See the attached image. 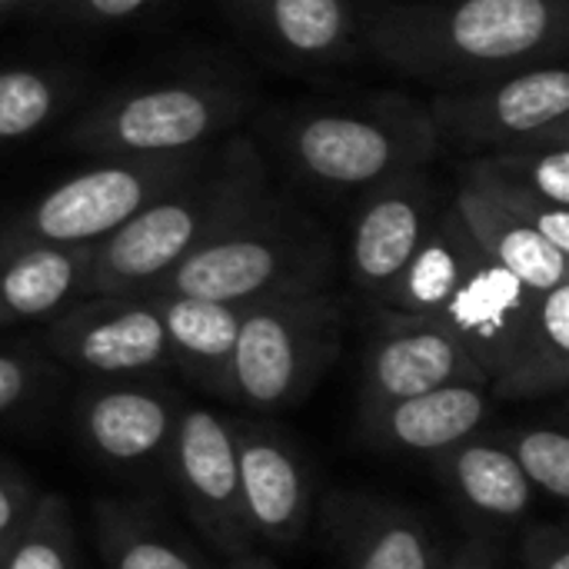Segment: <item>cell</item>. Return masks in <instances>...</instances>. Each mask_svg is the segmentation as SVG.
<instances>
[{"mask_svg": "<svg viewBox=\"0 0 569 569\" xmlns=\"http://www.w3.org/2000/svg\"><path fill=\"white\" fill-rule=\"evenodd\" d=\"M360 23L383 63L443 90L557 63L569 47V0L377 3Z\"/></svg>", "mask_w": 569, "mask_h": 569, "instance_id": "1", "label": "cell"}, {"mask_svg": "<svg viewBox=\"0 0 569 569\" xmlns=\"http://www.w3.org/2000/svg\"><path fill=\"white\" fill-rule=\"evenodd\" d=\"M273 190L250 137L210 143L200 160L120 230L90 247L87 297L143 293Z\"/></svg>", "mask_w": 569, "mask_h": 569, "instance_id": "2", "label": "cell"}, {"mask_svg": "<svg viewBox=\"0 0 569 569\" xmlns=\"http://www.w3.org/2000/svg\"><path fill=\"white\" fill-rule=\"evenodd\" d=\"M337 243L330 230L277 187L237 223L207 240L143 293L213 303H263L333 290Z\"/></svg>", "mask_w": 569, "mask_h": 569, "instance_id": "3", "label": "cell"}, {"mask_svg": "<svg viewBox=\"0 0 569 569\" xmlns=\"http://www.w3.org/2000/svg\"><path fill=\"white\" fill-rule=\"evenodd\" d=\"M290 170L320 190H357L427 170L440 150L437 127L407 93H370L297 110L280 130Z\"/></svg>", "mask_w": 569, "mask_h": 569, "instance_id": "4", "label": "cell"}, {"mask_svg": "<svg viewBox=\"0 0 569 569\" xmlns=\"http://www.w3.org/2000/svg\"><path fill=\"white\" fill-rule=\"evenodd\" d=\"M347 320L350 300L337 290L247 303L230 370V407L250 417L300 407L340 360Z\"/></svg>", "mask_w": 569, "mask_h": 569, "instance_id": "5", "label": "cell"}, {"mask_svg": "<svg viewBox=\"0 0 569 569\" xmlns=\"http://www.w3.org/2000/svg\"><path fill=\"white\" fill-rule=\"evenodd\" d=\"M247 107L243 90L223 80L183 77L140 83L103 97L70 123L63 143L97 160L183 157L230 130Z\"/></svg>", "mask_w": 569, "mask_h": 569, "instance_id": "6", "label": "cell"}, {"mask_svg": "<svg viewBox=\"0 0 569 569\" xmlns=\"http://www.w3.org/2000/svg\"><path fill=\"white\" fill-rule=\"evenodd\" d=\"M203 150L183 157L100 160L0 220V237L20 243L93 247L170 190Z\"/></svg>", "mask_w": 569, "mask_h": 569, "instance_id": "7", "label": "cell"}, {"mask_svg": "<svg viewBox=\"0 0 569 569\" xmlns=\"http://www.w3.org/2000/svg\"><path fill=\"white\" fill-rule=\"evenodd\" d=\"M43 353L90 380H147L173 370L150 297H80L43 323Z\"/></svg>", "mask_w": 569, "mask_h": 569, "instance_id": "8", "label": "cell"}, {"mask_svg": "<svg viewBox=\"0 0 569 569\" xmlns=\"http://www.w3.org/2000/svg\"><path fill=\"white\" fill-rule=\"evenodd\" d=\"M427 113L440 140L487 147V153L540 133L569 130V70L557 60L467 87H447L427 103Z\"/></svg>", "mask_w": 569, "mask_h": 569, "instance_id": "9", "label": "cell"}, {"mask_svg": "<svg viewBox=\"0 0 569 569\" xmlns=\"http://www.w3.org/2000/svg\"><path fill=\"white\" fill-rule=\"evenodd\" d=\"M167 473L193 527L217 553H223L227 560L253 553L257 540L250 533L240 500V470L230 417L210 407L183 403Z\"/></svg>", "mask_w": 569, "mask_h": 569, "instance_id": "10", "label": "cell"}, {"mask_svg": "<svg viewBox=\"0 0 569 569\" xmlns=\"http://www.w3.org/2000/svg\"><path fill=\"white\" fill-rule=\"evenodd\" d=\"M363 357L360 410H377L450 383H490L440 317L377 307Z\"/></svg>", "mask_w": 569, "mask_h": 569, "instance_id": "11", "label": "cell"}, {"mask_svg": "<svg viewBox=\"0 0 569 569\" xmlns=\"http://www.w3.org/2000/svg\"><path fill=\"white\" fill-rule=\"evenodd\" d=\"M183 400L147 380H90L73 403L83 450L120 473L167 470Z\"/></svg>", "mask_w": 569, "mask_h": 569, "instance_id": "12", "label": "cell"}, {"mask_svg": "<svg viewBox=\"0 0 569 569\" xmlns=\"http://www.w3.org/2000/svg\"><path fill=\"white\" fill-rule=\"evenodd\" d=\"M440 213V187L430 170H410L367 187L347 230L350 283L377 303L420 250Z\"/></svg>", "mask_w": 569, "mask_h": 569, "instance_id": "13", "label": "cell"}, {"mask_svg": "<svg viewBox=\"0 0 569 569\" xmlns=\"http://www.w3.org/2000/svg\"><path fill=\"white\" fill-rule=\"evenodd\" d=\"M240 470V500L253 540L277 550L303 543L313 523V470L297 440L267 417L230 420Z\"/></svg>", "mask_w": 569, "mask_h": 569, "instance_id": "14", "label": "cell"}, {"mask_svg": "<svg viewBox=\"0 0 569 569\" xmlns=\"http://www.w3.org/2000/svg\"><path fill=\"white\" fill-rule=\"evenodd\" d=\"M533 300V290L480 250L440 320L460 337L463 350L487 373V380L497 383L510 373L523 350Z\"/></svg>", "mask_w": 569, "mask_h": 569, "instance_id": "15", "label": "cell"}, {"mask_svg": "<svg viewBox=\"0 0 569 569\" xmlns=\"http://www.w3.org/2000/svg\"><path fill=\"white\" fill-rule=\"evenodd\" d=\"M323 527L343 569H447L427 523L397 500L337 490Z\"/></svg>", "mask_w": 569, "mask_h": 569, "instance_id": "16", "label": "cell"}, {"mask_svg": "<svg viewBox=\"0 0 569 569\" xmlns=\"http://www.w3.org/2000/svg\"><path fill=\"white\" fill-rule=\"evenodd\" d=\"M493 407L490 383H450L377 410H360L367 443L380 450L440 457L480 433Z\"/></svg>", "mask_w": 569, "mask_h": 569, "instance_id": "17", "label": "cell"}, {"mask_svg": "<svg viewBox=\"0 0 569 569\" xmlns=\"http://www.w3.org/2000/svg\"><path fill=\"white\" fill-rule=\"evenodd\" d=\"M90 247L20 243L0 237V333L47 323L87 297Z\"/></svg>", "mask_w": 569, "mask_h": 569, "instance_id": "18", "label": "cell"}, {"mask_svg": "<svg viewBox=\"0 0 569 569\" xmlns=\"http://www.w3.org/2000/svg\"><path fill=\"white\" fill-rule=\"evenodd\" d=\"M450 497L487 530H517L530 520L537 490L493 433H473L437 457Z\"/></svg>", "mask_w": 569, "mask_h": 569, "instance_id": "19", "label": "cell"}, {"mask_svg": "<svg viewBox=\"0 0 569 569\" xmlns=\"http://www.w3.org/2000/svg\"><path fill=\"white\" fill-rule=\"evenodd\" d=\"M160 313L170 363L203 393L230 403V370L247 303H213L173 293H140Z\"/></svg>", "mask_w": 569, "mask_h": 569, "instance_id": "20", "label": "cell"}, {"mask_svg": "<svg viewBox=\"0 0 569 569\" xmlns=\"http://www.w3.org/2000/svg\"><path fill=\"white\" fill-rule=\"evenodd\" d=\"M233 10L280 53L333 63L353 53L360 17L350 0H230Z\"/></svg>", "mask_w": 569, "mask_h": 569, "instance_id": "21", "label": "cell"}, {"mask_svg": "<svg viewBox=\"0 0 569 569\" xmlns=\"http://www.w3.org/2000/svg\"><path fill=\"white\" fill-rule=\"evenodd\" d=\"M450 203H453L460 223L467 227V233L473 237V243L497 267H503L510 277H517L527 290L547 293L557 283L569 280L567 253L553 250L537 230H530L527 223H520L510 213L497 210L490 200H483L470 187L457 183Z\"/></svg>", "mask_w": 569, "mask_h": 569, "instance_id": "22", "label": "cell"}, {"mask_svg": "<svg viewBox=\"0 0 569 569\" xmlns=\"http://www.w3.org/2000/svg\"><path fill=\"white\" fill-rule=\"evenodd\" d=\"M480 247L460 223L453 203L443 207L433 230L423 237L420 250L410 257L403 273L393 280V287L377 300V307L400 310V313H423L440 317L453 293L460 290L467 270L473 267Z\"/></svg>", "mask_w": 569, "mask_h": 569, "instance_id": "23", "label": "cell"}, {"mask_svg": "<svg viewBox=\"0 0 569 569\" xmlns=\"http://www.w3.org/2000/svg\"><path fill=\"white\" fill-rule=\"evenodd\" d=\"M569 383V280L537 293L523 350L507 377L490 383L493 400H540Z\"/></svg>", "mask_w": 569, "mask_h": 569, "instance_id": "24", "label": "cell"}, {"mask_svg": "<svg viewBox=\"0 0 569 569\" xmlns=\"http://www.w3.org/2000/svg\"><path fill=\"white\" fill-rule=\"evenodd\" d=\"M93 540L107 569H217L157 513L133 503L100 500L93 507Z\"/></svg>", "mask_w": 569, "mask_h": 569, "instance_id": "25", "label": "cell"}, {"mask_svg": "<svg viewBox=\"0 0 569 569\" xmlns=\"http://www.w3.org/2000/svg\"><path fill=\"white\" fill-rule=\"evenodd\" d=\"M73 77L47 67H3L0 70V147L40 133L67 107Z\"/></svg>", "mask_w": 569, "mask_h": 569, "instance_id": "26", "label": "cell"}, {"mask_svg": "<svg viewBox=\"0 0 569 569\" xmlns=\"http://www.w3.org/2000/svg\"><path fill=\"white\" fill-rule=\"evenodd\" d=\"M463 187H470L473 193H480L483 200H490L497 210L510 213L513 220L527 223L530 230H537L553 250L569 257V210L557 207L543 197H537L533 190L520 187L517 180L503 177L500 170H493L483 157L470 160L460 167V180Z\"/></svg>", "mask_w": 569, "mask_h": 569, "instance_id": "27", "label": "cell"}, {"mask_svg": "<svg viewBox=\"0 0 569 569\" xmlns=\"http://www.w3.org/2000/svg\"><path fill=\"white\" fill-rule=\"evenodd\" d=\"M0 569H80L73 510L60 493H40V503L13 540Z\"/></svg>", "mask_w": 569, "mask_h": 569, "instance_id": "28", "label": "cell"}, {"mask_svg": "<svg viewBox=\"0 0 569 569\" xmlns=\"http://www.w3.org/2000/svg\"><path fill=\"white\" fill-rule=\"evenodd\" d=\"M483 160L537 197L569 210V130L540 133L500 150L483 153Z\"/></svg>", "mask_w": 569, "mask_h": 569, "instance_id": "29", "label": "cell"}, {"mask_svg": "<svg viewBox=\"0 0 569 569\" xmlns=\"http://www.w3.org/2000/svg\"><path fill=\"white\" fill-rule=\"evenodd\" d=\"M510 457L517 460L520 473L527 477V483L563 503L569 497V437L563 430H550V427H527V430H507V433H493Z\"/></svg>", "mask_w": 569, "mask_h": 569, "instance_id": "30", "label": "cell"}, {"mask_svg": "<svg viewBox=\"0 0 569 569\" xmlns=\"http://www.w3.org/2000/svg\"><path fill=\"white\" fill-rule=\"evenodd\" d=\"M53 380L57 363L43 350L30 343L0 347V420L37 407L50 393Z\"/></svg>", "mask_w": 569, "mask_h": 569, "instance_id": "31", "label": "cell"}, {"mask_svg": "<svg viewBox=\"0 0 569 569\" xmlns=\"http://www.w3.org/2000/svg\"><path fill=\"white\" fill-rule=\"evenodd\" d=\"M37 503L40 490L30 480V473L13 460H0V560L30 523Z\"/></svg>", "mask_w": 569, "mask_h": 569, "instance_id": "32", "label": "cell"}, {"mask_svg": "<svg viewBox=\"0 0 569 569\" xmlns=\"http://www.w3.org/2000/svg\"><path fill=\"white\" fill-rule=\"evenodd\" d=\"M157 0H43L40 7L77 27H117L127 23L140 13H147Z\"/></svg>", "mask_w": 569, "mask_h": 569, "instance_id": "33", "label": "cell"}, {"mask_svg": "<svg viewBox=\"0 0 569 569\" xmlns=\"http://www.w3.org/2000/svg\"><path fill=\"white\" fill-rule=\"evenodd\" d=\"M523 569H569V537L560 523H530L520 533Z\"/></svg>", "mask_w": 569, "mask_h": 569, "instance_id": "34", "label": "cell"}, {"mask_svg": "<svg viewBox=\"0 0 569 569\" xmlns=\"http://www.w3.org/2000/svg\"><path fill=\"white\" fill-rule=\"evenodd\" d=\"M447 569H507L500 550L490 543V540H467L450 560H447Z\"/></svg>", "mask_w": 569, "mask_h": 569, "instance_id": "35", "label": "cell"}, {"mask_svg": "<svg viewBox=\"0 0 569 569\" xmlns=\"http://www.w3.org/2000/svg\"><path fill=\"white\" fill-rule=\"evenodd\" d=\"M227 569H277V563L270 557H263V553H243V557L230 560Z\"/></svg>", "mask_w": 569, "mask_h": 569, "instance_id": "36", "label": "cell"}, {"mask_svg": "<svg viewBox=\"0 0 569 569\" xmlns=\"http://www.w3.org/2000/svg\"><path fill=\"white\" fill-rule=\"evenodd\" d=\"M43 0H0V20L17 13V10H27V7H40Z\"/></svg>", "mask_w": 569, "mask_h": 569, "instance_id": "37", "label": "cell"}, {"mask_svg": "<svg viewBox=\"0 0 569 569\" xmlns=\"http://www.w3.org/2000/svg\"><path fill=\"white\" fill-rule=\"evenodd\" d=\"M380 3H420V0H380Z\"/></svg>", "mask_w": 569, "mask_h": 569, "instance_id": "38", "label": "cell"}]
</instances>
